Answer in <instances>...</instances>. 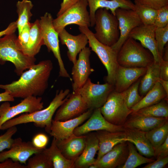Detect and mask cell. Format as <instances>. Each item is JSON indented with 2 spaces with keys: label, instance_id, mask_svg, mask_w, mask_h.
Instances as JSON below:
<instances>
[{
  "label": "cell",
  "instance_id": "6da1fadb",
  "mask_svg": "<svg viewBox=\"0 0 168 168\" xmlns=\"http://www.w3.org/2000/svg\"><path fill=\"white\" fill-rule=\"evenodd\" d=\"M53 68L50 60L41 61L23 72L18 80L8 84H0V89L8 91L14 98L41 96L48 88Z\"/></svg>",
  "mask_w": 168,
  "mask_h": 168
},
{
  "label": "cell",
  "instance_id": "7a4b0ae2",
  "mask_svg": "<svg viewBox=\"0 0 168 168\" xmlns=\"http://www.w3.org/2000/svg\"><path fill=\"white\" fill-rule=\"evenodd\" d=\"M70 91L68 89L57 90L54 98L47 108L31 113L23 114L13 118L4 123L0 129L5 130L18 125L33 123L35 126L44 128L49 133L53 117L59 106L68 98Z\"/></svg>",
  "mask_w": 168,
  "mask_h": 168
},
{
  "label": "cell",
  "instance_id": "3957f363",
  "mask_svg": "<svg viewBox=\"0 0 168 168\" xmlns=\"http://www.w3.org/2000/svg\"><path fill=\"white\" fill-rule=\"evenodd\" d=\"M17 37L15 33L6 35L0 38V63H12L15 67V72L20 76L24 71L35 64V57L25 55L19 48Z\"/></svg>",
  "mask_w": 168,
  "mask_h": 168
},
{
  "label": "cell",
  "instance_id": "277c9868",
  "mask_svg": "<svg viewBox=\"0 0 168 168\" xmlns=\"http://www.w3.org/2000/svg\"><path fill=\"white\" fill-rule=\"evenodd\" d=\"M119 65L126 67L146 68L154 61L151 53L140 43L128 37L117 55Z\"/></svg>",
  "mask_w": 168,
  "mask_h": 168
},
{
  "label": "cell",
  "instance_id": "5b68a950",
  "mask_svg": "<svg viewBox=\"0 0 168 168\" xmlns=\"http://www.w3.org/2000/svg\"><path fill=\"white\" fill-rule=\"evenodd\" d=\"M78 28L81 33H84L87 36L90 48L96 54L105 67L107 73L106 77L107 82L114 85L119 66L117 59L118 53L111 47L98 41L89 27L79 26Z\"/></svg>",
  "mask_w": 168,
  "mask_h": 168
},
{
  "label": "cell",
  "instance_id": "8992f818",
  "mask_svg": "<svg viewBox=\"0 0 168 168\" xmlns=\"http://www.w3.org/2000/svg\"><path fill=\"white\" fill-rule=\"evenodd\" d=\"M106 8L97 9L95 13L94 35L101 43L111 47L120 36L119 22L115 16Z\"/></svg>",
  "mask_w": 168,
  "mask_h": 168
},
{
  "label": "cell",
  "instance_id": "52a82bcc",
  "mask_svg": "<svg viewBox=\"0 0 168 168\" xmlns=\"http://www.w3.org/2000/svg\"><path fill=\"white\" fill-rule=\"evenodd\" d=\"M100 110L106 120L118 125L123 126L132 112L127 106L123 92H119L114 89L110 93Z\"/></svg>",
  "mask_w": 168,
  "mask_h": 168
},
{
  "label": "cell",
  "instance_id": "ba28073f",
  "mask_svg": "<svg viewBox=\"0 0 168 168\" xmlns=\"http://www.w3.org/2000/svg\"><path fill=\"white\" fill-rule=\"evenodd\" d=\"M51 14L46 12L40 17V25L44 45L47 47L49 52L51 51L57 59L59 67V76L72 80L65 68L61 57L58 39V33L55 30L53 24V20Z\"/></svg>",
  "mask_w": 168,
  "mask_h": 168
},
{
  "label": "cell",
  "instance_id": "9c48e42d",
  "mask_svg": "<svg viewBox=\"0 0 168 168\" xmlns=\"http://www.w3.org/2000/svg\"><path fill=\"white\" fill-rule=\"evenodd\" d=\"M88 6L87 0H80L62 14L53 19V24L56 30L59 33L67 26L71 24L91 27Z\"/></svg>",
  "mask_w": 168,
  "mask_h": 168
},
{
  "label": "cell",
  "instance_id": "30bf717a",
  "mask_svg": "<svg viewBox=\"0 0 168 168\" xmlns=\"http://www.w3.org/2000/svg\"><path fill=\"white\" fill-rule=\"evenodd\" d=\"M114 89V85L107 82L103 84L94 83L88 78L82 87L74 91L81 95L88 109L94 110L104 104Z\"/></svg>",
  "mask_w": 168,
  "mask_h": 168
},
{
  "label": "cell",
  "instance_id": "8fae6325",
  "mask_svg": "<svg viewBox=\"0 0 168 168\" xmlns=\"http://www.w3.org/2000/svg\"><path fill=\"white\" fill-rule=\"evenodd\" d=\"M44 103L40 96H29L22 100L18 104L11 106L8 101L0 105V130L2 125L16 116L24 113H31L41 110Z\"/></svg>",
  "mask_w": 168,
  "mask_h": 168
},
{
  "label": "cell",
  "instance_id": "7c38bea8",
  "mask_svg": "<svg viewBox=\"0 0 168 168\" xmlns=\"http://www.w3.org/2000/svg\"><path fill=\"white\" fill-rule=\"evenodd\" d=\"M115 15L119 22L120 36L117 42L111 47L117 53L135 27L143 25L135 11L122 8H117Z\"/></svg>",
  "mask_w": 168,
  "mask_h": 168
},
{
  "label": "cell",
  "instance_id": "4fadbf2b",
  "mask_svg": "<svg viewBox=\"0 0 168 168\" xmlns=\"http://www.w3.org/2000/svg\"><path fill=\"white\" fill-rule=\"evenodd\" d=\"M125 129L123 125H116L106 120L102 114L99 108L93 110L88 119L74 129L73 134L77 136H80L94 131L105 130L116 132L124 131Z\"/></svg>",
  "mask_w": 168,
  "mask_h": 168
},
{
  "label": "cell",
  "instance_id": "5bb4252c",
  "mask_svg": "<svg viewBox=\"0 0 168 168\" xmlns=\"http://www.w3.org/2000/svg\"><path fill=\"white\" fill-rule=\"evenodd\" d=\"M88 109L81 95L73 91L57 109L54 119L62 121L67 120L78 117Z\"/></svg>",
  "mask_w": 168,
  "mask_h": 168
},
{
  "label": "cell",
  "instance_id": "9a60e30c",
  "mask_svg": "<svg viewBox=\"0 0 168 168\" xmlns=\"http://www.w3.org/2000/svg\"><path fill=\"white\" fill-rule=\"evenodd\" d=\"M93 111L88 109L78 117L65 121L52 119L49 134L57 141L67 139L74 135V129L88 119Z\"/></svg>",
  "mask_w": 168,
  "mask_h": 168
},
{
  "label": "cell",
  "instance_id": "2e32d148",
  "mask_svg": "<svg viewBox=\"0 0 168 168\" xmlns=\"http://www.w3.org/2000/svg\"><path fill=\"white\" fill-rule=\"evenodd\" d=\"M91 54V50L90 48L86 47L79 53L78 58L73 64L71 73L73 91L82 86L94 71L90 65Z\"/></svg>",
  "mask_w": 168,
  "mask_h": 168
},
{
  "label": "cell",
  "instance_id": "e0dca14e",
  "mask_svg": "<svg viewBox=\"0 0 168 168\" xmlns=\"http://www.w3.org/2000/svg\"><path fill=\"white\" fill-rule=\"evenodd\" d=\"M43 149L35 147L32 142H24L21 138H17L14 139L12 147L8 150L0 152V162L11 158L14 161L26 164L30 157Z\"/></svg>",
  "mask_w": 168,
  "mask_h": 168
},
{
  "label": "cell",
  "instance_id": "ac0fdd59",
  "mask_svg": "<svg viewBox=\"0 0 168 168\" xmlns=\"http://www.w3.org/2000/svg\"><path fill=\"white\" fill-rule=\"evenodd\" d=\"M156 27L154 25H142L134 28L129 34L128 37L138 40L152 54L154 61L160 63L163 60L159 53L155 38Z\"/></svg>",
  "mask_w": 168,
  "mask_h": 168
},
{
  "label": "cell",
  "instance_id": "d6986e66",
  "mask_svg": "<svg viewBox=\"0 0 168 168\" xmlns=\"http://www.w3.org/2000/svg\"><path fill=\"white\" fill-rule=\"evenodd\" d=\"M128 154L127 142L119 143L98 160L94 165L96 168H119L125 162Z\"/></svg>",
  "mask_w": 168,
  "mask_h": 168
},
{
  "label": "cell",
  "instance_id": "ffe728a7",
  "mask_svg": "<svg viewBox=\"0 0 168 168\" xmlns=\"http://www.w3.org/2000/svg\"><path fill=\"white\" fill-rule=\"evenodd\" d=\"M58 36L61 44L67 47V56L74 64L77 60V54L86 47L88 43L87 36L82 33L77 35H73L69 33L65 28L58 33Z\"/></svg>",
  "mask_w": 168,
  "mask_h": 168
},
{
  "label": "cell",
  "instance_id": "44dd1931",
  "mask_svg": "<svg viewBox=\"0 0 168 168\" xmlns=\"http://www.w3.org/2000/svg\"><path fill=\"white\" fill-rule=\"evenodd\" d=\"M147 69V67H126L119 65L115 77L114 89L119 92L125 91L143 76Z\"/></svg>",
  "mask_w": 168,
  "mask_h": 168
},
{
  "label": "cell",
  "instance_id": "7402d4cb",
  "mask_svg": "<svg viewBox=\"0 0 168 168\" xmlns=\"http://www.w3.org/2000/svg\"><path fill=\"white\" fill-rule=\"evenodd\" d=\"M87 1L91 27L95 26V13L98 9L103 8L110 10L114 15L116 10L119 8L135 10V4L130 0H87Z\"/></svg>",
  "mask_w": 168,
  "mask_h": 168
},
{
  "label": "cell",
  "instance_id": "603a6c76",
  "mask_svg": "<svg viewBox=\"0 0 168 168\" xmlns=\"http://www.w3.org/2000/svg\"><path fill=\"white\" fill-rule=\"evenodd\" d=\"M86 135H73L67 139L57 141L56 143L60 151L67 159L75 161L82 152L86 145Z\"/></svg>",
  "mask_w": 168,
  "mask_h": 168
},
{
  "label": "cell",
  "instance_id": "cb8c5ba5",
  "mask_svg": "<svg viewBox=\"0 0 168 168\" xmlns=\"http://www.w3.org/2000/svg\"><path fill=\"white\" fill-rule=\"evenodd\" d=\"M95 133L98 140L99 146L96 160L100 158L116 145L127 141L125 131L111 132L100 130L97 131Z\"/></svg>",
  "mask_w": 168,
  "mask_h": 168
},
{
  "label": "cell",
  "instance_id": "d4e9b609",
  "mask_svg": "<svg viewBox=\"0 0 168 168\" xmlns=\"http://www.w3.org/2000/svg\"><path fill=\"white\" fill-rule=\"evenodd\" d=\"M86 135V145L82 154L74 162V168H87L94 164L96 159L95 156L99 149L98 138L95 133Z\"/></svg>",
  "mask_w": 168,
  "mask_h": 168
},
{
  "label": "cell",
  "instance_id": "484cf974",
  "mask_svg": "<svg viewBox=\"0 0 168 168\" xmlns=\"http://www.w3.org/2000/svg\"><path fill=\"white\" fill-rule=\"evenodd\" d=\"M132 116L126 120L123 126L125 128L137 129L147 132L167 121L168 119L144 116L131 113Z\"/></svg>",
  "mask_w": 168,
  "mask_h": 168
},
{
  "label": "cell",
  "instance_id": "4316f807",
  "mask_svg": "<svg viewBox=\"0 0 168 168\" xmlns=\"http://www.w3.org/2000/svg\"><path fill=\"white\" fill-rule=\"evenodd\" d=\"M127 141L133 143L140 154L148 158L154 156V149L146 136V132L125 128Z\"/></svg>",
  "mask_w": 168,
  "mask_h": 168
},
{
  "label": "cell",
  "instance_id": "83f0119b",
  "mask_svg": "<svg viewBox=\"0 0 168 168\" xmlns=\"http://www.w3.org/2000/svg\"><path fill=\"white\" fill-rule=\"evenodd\" d=\"M44 45L42 32L39 20L31 23L30 35L27 44L23 50L26 55L35 57Z\"/></svg>",
  "mask_w": 168,
  "mask_h": 168
},
{
  "label": "cell",
  "instance_id": "f1b7e54d",
  "mask_svg": "<svg viewBox=\"0 0 168 168\" xmlns=\"http://www.w3.org/2000/svg\"><path fill=\"white\" fill-rule=\"evenodd\" d=\"M168 96L161 84L157 82L141 100L130 109L132 113L157 103L164 99L167 100Z\"/></svg>",
  "mask_w": 168,
  "mask_h": 168
},
{
  "label": "cell",
  "instance_id": "f546056e",
  "mask_svg": "<svg viewBox=\"0 0 168 168\" xmlns=\"http://www.w3.org/2000/svg\"><path fill=\"white\" fill-rule=\"evenodd\" d=\"M147 71L140 79L138 92L143 97L151 90L160 78V63L154 61L147 67Z\"/></svg>",
  "mask_w": 168,
  "mask_h": 168
},
{
  "label": "cell",
  "instance_id": "4dcf8cb0",
  "mask_svg": "<svg viewBox=\"0 0 168 168\" xmlns=\"http://www.w3.org/2000/svg\"><path fill=\"white\" fill-rule=\"evenodd\" d=\"M43 152L51 161L54 168H74V161L66 159L62 154L53 138L50 147L45 148Z\"/></svg>",
  "mask_w": 168,
  "mask_h": 168
},
{
  "label": "cell",
  "instance_id": "1f68e13d",
  "mask_svg": "<svg viewBox=\"0 0 168 168\" xmlns=\"http://www.w3.org/2000/svg\"><path fill=\"white\" fill-rule=\"evenodd\" d=\"M33 6L31 1L29 0H22L16 3V12L18 18L16 21L19 34L24 26L28 22L32 16L31 10Z\"/></svg>",
  "mask_w": 168,
  "mask_h": 168
},
{
  "label": "cell",
  "instance_id": "d6a6232c",
  "mask_svg": "<svg viewBox=\"0 0 168 168\" xmlns=\"http://www.w3.org/2000/svg\"><path fill=\"white\" fill-rule=\"evenodd\" d=\"M127 142L128 148V156L124 163L119 168H135L154 161L151 158L145 157L139 154L133 143L129 142Z\"/></svg>",
  "mask_w": 168,
  "mask_h": 168
},
{
  "label": "cell",
  "instance_id": "836d02e7",
  "mask_svg": "<svg viewBox=\"0 0 168 168\" xmlns=\"http://www.w3.org/2000/svg\"><path fill=\"white\" fill-rule=\"evenodd\" d=\"M144 116L168 119V105L164 99L158 103L132 113Z\"/></svg>",
  "mask_w": 168,
  "mask_h": 168
},
{
  "label": "cell",
  "instance_id": "e575fe53",
  "mask_svg": "<svg viewBox=\"0 0 168 168\" xmlns=\"http://www.w3.org/2000/svg\"><path fill=\"white\" fill-rule=\"evenodd\" d=\"M146 136L155 148L163 143L168 137V122L146 132Z\"/></svg>",
  "mask_w": 168,
  "mask_h": 168
},
{
  "label": "cell",
  "instance_id": "d590c367",
  "mask_svg": "<svg viewBox=\"0 0 168 168\" xmlns=\"http://www.w3.org/2000/svg\"><path fill=\"white\" fill-rule=\"evenodd\" d=\"M135 11L142 24L145 26L154 25L157 15L155 10L134 1Z\"/></svg>",
  "mask_w": 168,
  "mask_h": 168
},
{
  "label": "cell",
  "instance_id": "8d00e7d4",
  "mask_svg": "<svg viewBox=\"0 0 168 168\" xmlns=\"http://www.w3.org/2000/svg\"><path fill=\"white\" fill-rule=\"evenodd\" d=\"M26 168H53L50 160L43 152V150L35 153L27 160Z\"/></svg>",
  "mask_w": 168,
  "mask_h": 168
},
{
  "label": "cell",
  "instance_id": "74e56055",
  "mask_svg": "<svg viewBox=\"0 0 168 168\" xmlns=\"http://www.w3.org/2000/svg\"><path fill=\"white\" fill-rule=\"evenodd\" d=\"M140 81L139 78L123 91L127 106L130 109L138 103L142 98L140 96L138 92Z\"/></svg>",
  "mask_w": 168,
  "mask_h": 168
},
{
  "label": "cell",
  "instance_id": "f35d334b",
  "mask_svg": "<svg viewBox=\"0 0 168 168\" xmlns=\"http://www.w3.org/2000/svg\"><path fill=\"white\" fill-rule=\"evenodd\" d=\"M155 38L159 54L162 58L165 45L168 41V25L161 28H156Z\"/></svg>",
  "mask_w": 168,
  "mask_h": 168
},
{
  "label": "cell",
  "instance_id": "ab89813d",
  "mask_svg": "<svg viewBox=\"0 0 168 168\" xmlns=\"http://www.w3.org/2000/svg\"><path fill=\"white\" fill-rule=\"evenodd\" d=\"M17 130L16 126L10 127L6 132L0 136V152L4 150L10 149L14 141L12 137L16 133Z\"/></svg>",
  "mask_w": 168,
  "mask_h": 168
},
{
  "label": "cell",
  "instance_id": "60d3db41",
  "mask_svg": "<svg viewBox=\"0 0 168 168\" xmlns=\"http://www.w3.org/2000/svg\"><path fill=\"white\" fill-rule=\"evenodd\" d=\"M168 25V5H167L157 10V13L154 25L156 28H161Z\"/></svg>",
  "mask_w": 168,
  "mask_h": 168
},
{
  "label": "cell",
  "instance_id": "b9f144b4",
  "mask_svg": "<svg viewBox=\"0 0 168 168\" xmlns=\"http://www.w3.org/2000/svg\"><path fill=\"white\" fill-rule=\"evenodd\" d=\"M31 23H27L17 37V43L19 48L22 51L26 47L28 41Z\"/></svg>",
  "mask_w": 168,
  "mask_h": 168
},
{
  "label": "cell",
  "instance_id": "7bdbcfd3",
  "mask_svg": "<svg viewBox=\"0 0 168 168\" xmlns=\"http://www.w3.org/2000/svg\"><path fill=\"white\" fill-rule=\"evenodd\" d=\"M134 1L156 10L168 5V0H134Z\"/></svg>",
  "mask_w": 168,
  "mask_h": 168
},
{
  "label": "cell",
  "instance_id": "ee69618b",
  "mask_svg": "<svg viewBox=\"0 0 168 168\" xmlns=\"http://www.w3.org/2000/svg\"><path fill=\"white\" fill-rule=\"evenodd\" d=\"M48 136L43 133H39L35 135L33 138L32 143L36 147L40 149H44L48 142Z\"/></svg>",
  "mask_w": 168,
  "mask_h": 168
},
{
  "label": "cell",
  "instance_id": "f6af8a7d",
  "mask_svg": "<svg viewBox=\"0 0 168 168\" xmlns=\"http://www.w3.org/2000/svg\"><path fill=\"white\" fill-rule=\"evenodd\" d=\"M154 156L156 158L168 155V137L161 144L154 149Z\"/></svg>",
  "mask_w": 168,
  "mask_h": 168
},
{
  "label": "cell",
  "instance_id": "bcb514c9",
  "mask_svg": "<svg viewBox=\"0 0 168 168\" xmlns=\"http://www.w3.org/2000/svg\"><path fill=\"white\" fill-rule=\"evenodd\" d=\"M157 160L147 165L143 168H163L168 163V156L156 158Z\"/></svg>",
  "mask_w": 168,
  "mask_h": 168
},
{
  "label": "cell",
  "instance_id": "7dc6e473",
  "mask_svg": "<svg viewBox=\"0 0 168 168\" xmlns=\"http://www.w3.org/2000/svg\"><path fill=\"white\" fill-rule=\"evenodd\" d=\"M0 168H26V165H22L18 161L7 158L0 162Z\"/></svg>",
  "mask_w": 168,
  "mask_h": 168
},
{
  "label": "cell",
  "instance_id": "c3c4849f",
  "mask_svg": "<svg viewBox=\"0 0 168 168\" xmlns=\"http://www.w3.org/2000/svg\"><path fill=\"white\" fill-rule=\"evenodd\" d=\"M80 0H63L60 5V8L57 13L58 16L63 13L68 9L74 5Z\"/></svg>",
  "mask_w": 168,
  "mask_h": 168
},
{
  "label": "cell",
  "instance_id": "681fc988",
  "mask_svg": "<svg viewBox=\"0 0 168 168\" xmlns=\"http://www.w3.org/2000/svg\"><path fill=\"white\" fill-rule=\"evenodd\" d=\"M160 78L168 81V61L163 60L160 63Z\"/></svg>",
  "mask_w": 168,
  "mask_h": 168
},
{
  "label": "cell",
  "instance_id": "f907efd6",
  "mask_svg": "<svg viewBox=\"0 0 168 168\" xmlns=\"http://www.w3.org/2000/svg\"><path fill=\"white\" fill-rule=\"evenodd\" d=\"M17 29L16 22L10 23L4 30L0 31V38L6 35L15 33Z\"/></svg>",
  "mask_w": 168,
  "mask_h": 168
},
{
  "label": "cell",
  "instance_id": "816d5d0a",
  "mask_svg": "<svg viewBox=\"0 0 168 168\" xmlns=\"http://www.w3.org/2000/svg\"><path fill=\"white\" fill-rule=\"evenodd\" d=\"M13 97L9 92L5 91L0 93V102H1L11 101H14Z\"/></svg>",
  "mask_w": 168,
  "mask_h": 168
},
{
  "label": "cell",
  "instance_id": "f5cc1de1",
  "mask_svg": "<svg viewBox=\"0 0 168 168\" xmlns=\"http://www.w3.org/2000/svg\"><path fill=\"white\" fill-rule=\"evenodd\" d=\"M158 82L161 84L166 94L168 95V81L164 80L160 78Z\"/></svg>",
  "mask_w": 168,
  "mask_h": 168
},
{
  "label": "cell",
  "instance_id": "db71d44e",
  "mask_svg": "<svg viewBox=\"0 0 168 168\" xmlns=\"http://www.w3.org/2000/svg\"><path fill=\"white\" fill-rule=\"evenodd\" d=\"M164 55L162 56V59L164 61H168V45L164 48L163 53Z\"/></svg>",
  "mask_w": 168,
  "mask_h": 168
}]
</instances>
